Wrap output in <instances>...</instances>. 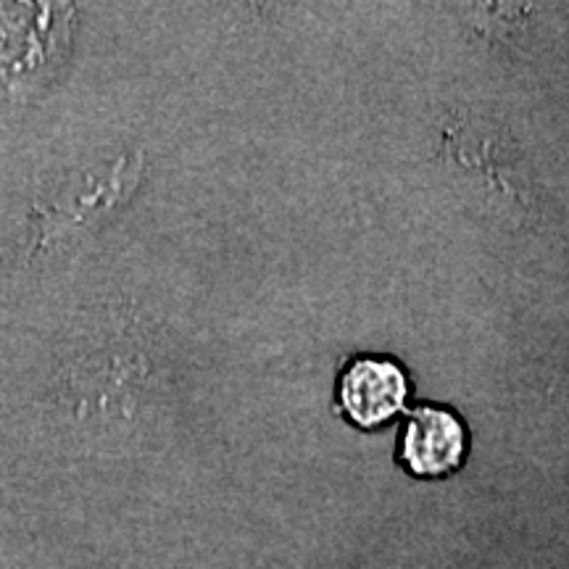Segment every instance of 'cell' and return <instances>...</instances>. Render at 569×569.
<instances>
[{
	"instance_id": "obj_4",
	"label": "cell",
	"mask_w": 569,
	"mask_h": 569,
	"mask_svg": "<svg viewBox=\"0 0 569 569\" xmlns=\"http://www.w3.org/2000/svg\"><path fill=\"white\" fill-rule=\"evenodd\" d=\"M467 457V430L453 411L419 407L401 438V459L419 478H446Z\"/></svg>"
},
{
	"instance_id": "obj_5",
	"label": "cell",
	"mask_w": 569,
	"mask_h": 569,
	"mask_svg": "<svg viewBox=\"0 0 569 569\" xmlns=\"http://www.w3.org/2000/svg\"><path fill=\"white\" fill-rule=\"evenodd\" d=\"M409 396L403 369L388 359H359L340 380V403L359 427H377L393 419Z\"/></svg>"
},
{
	"instance_id": "obj_1",
	"label": "cell",
	"mask_w": 569,
	"mask_h": 569,
	"mask_svg": "<svg viewBox=\"0 0 569 569\" xmlns=\"http://www.w3.org/2000/svg\"><path fill=\"white\" fill-rule=\"evenodd\" d=\"M163 369L146 340L101 325L67 346L46 386V407L67 432H124L163 409Z\"/></svg>"
},
{
	"instance_id": "obj_3",
	"label": "cell",
	"mask_w": 569,
	"mask_h": 569,
	"mask_svg": "<svg viewBox=\"0 0 569 569\" xmlns=\"http://www.w3.org/2000/svg\"><path fill=\"white\" fill-rule=\"evenodd\" d=\"M140 161L132 156L92 163L69 172L42 193L30 213V256L46 259L80 234L103 224L138 184Z\"/></svg>"
},
{
	"instance_id": "obj_2",
	"label": "cell",
	"mask_w": 569,
	"mask_h": 569,
	"mask_svg": "<svg viewBox=\"0 0 569 569\" xmlns=\"http://www.w3.org/2000/svg\"><path fill=\"white\" fill-rule=\"evenodd\" d=\"M77 6L0 3V96L34 103L59 84L77 34Z\"/></svg>"
}]
</instances>
